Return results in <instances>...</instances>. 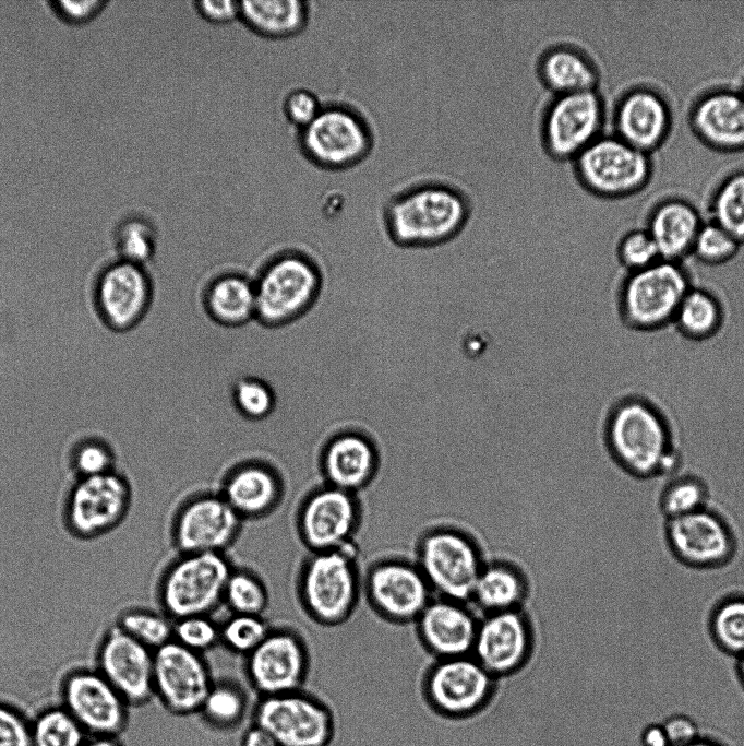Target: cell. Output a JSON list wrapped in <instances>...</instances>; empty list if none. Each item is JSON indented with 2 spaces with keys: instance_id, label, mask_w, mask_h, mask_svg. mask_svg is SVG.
<instances>
[{
  "instance_id": "6da1fadb",
  "label": "cell",
  "mask_w": 744,
  "mask_h": 746,
  "mask_svg": "<svg viewBox=\"0 0 744 746\" xmlns=\"http://www.w3.org/2000/svg\"><path fill=\"white\" fill-rule=\"evenodd\" d=\"M472 203L459 187L441 180L410 185L384 209L388 238L398 247L422 249L446 244L468 224Z\"/></svg>"
},
{
  "instance_id": "7a4b0ae2",
  "label": "cell",
  "mask_w": 744,
  "mask_h": 746,
  "mask_svg": "<svg viewBox=\"0 0 744 746\" xmlns=\"http://www.w3.org/2000/svg\"><path fill=\"white\" fill-rule=\"evenodd\" d=\"M295 596L303 615L323 628L348 623L363 600L358 546L307 552L295 577Z\"/></svg>"
},
{
  "instance_id": "3957f363",
  "label": "cell",
  "mask_w": 744,
  "mask_h": 746,
  "mask_svg": "<svg viewBox=\"0 0 744 746\" xmlns=\"http://www.w3.org/2000/svg\"><path fill=\"white\" fill-rule=\"evenodd\" d=\"M602 438L613 459L639 477L673 476L679 454L669 424L648 400H620L607 413Z\"/></svg>"
},
{
  "instance_id": "277c9868",
  "label": "cell",
  "mask_w": 744,
  "mask_h": 746,
  "mask_svg": "<svg viewBox=\"0 0 744 746\" xmlns=\"http://www.w3.org/2000/svg\"><path fill=\"white\" fill-rule=\"evenodd\" d=\"M235 563L228 553H176L161 570L156 599L173 620L214 615L224 607V593Z\"/></svg>"
},
{
  "instance_id": "5b68a950",
  "label": "cell",
  "mask_w": 744,
  "mask_h": 746,
  "mask_svg": "<svg viewBox=\"0 0 744 746\" xmlns=\"http://www.w3.org/2000/svg\"><path fill=\"white\" fill-rule=\"evenodd\" d=\"M412 558L435 596L466 602L487 560L478 538L449 523L424 529L416 541Z\"/></svg>"
},
{
  "instance_id": "8992f818",
  "label": "cell",
  "mask_w": 744,
  "mask_h": 746,
  "mask_svg": "<svg viewBox=\"0 0 744 746\" xmlns=\"http://www.w3.org/2000/svg\"><path fill=\"white\" fill-rule=\"evenodd\" d=\"M692 286V275L682 262L660 259L620 280L619 316L635 331L650 332L670 327Z\"/></svg>"
},
{
  "instance_id": "52a82bcc",
  "label": "cell",
  "mask_w": 744,
  "mask_h": 746,
  "mask_svg": "<svg viewBox=\"0 0 744 746\" xmlns=\"http://www.w3.org/2000/svg\"><path fill=\"white\" fill-rule=\"evenodd\" d=\"M255 320L279 328L305 315L316 301L322 276L317 267L297 253H286L268 262L254 280Z\"/></svg>"
},
{
  "instance_id": "ba28073f",
  "label": "cell",
  "mask_w": 744,
  "mask_h": 746,
  "mask_svg": "<svg viewBox=\"0 0 744 746\" xmlns=\"http://www.w3.org/2000/svg\"><path fill=\"white\" fill-rule=\"evenodd\" d=\"M363 516L360 495L321 482L300 498L293 529L307 552L338 549L356 542Z\"/></svg>"
},
{
  "instance_id": "9c48e42d",
  "label": "cell",
  "mask_w": 744,
  "mask_h": 746,
  "mask_svg": "<svg viewBox=\"0 0 744 746\" xmlns=\"http://www.w3.org/2000/svg\"><path fill=\"white\" fill-rule=\"evenodd\" d=\"M244 521L215 489L185 495L173 510L169 537L176 553H228Z\"/></svg>"
},
{
  "instance_id": "30bf717a",
  "label": "cell",
  "mask_w": 744,
  "mask_h": 746,
  "mask_svg": "<svg viewBox=\"0 0 744 746\" xmlns=\"http://www.w3.org/2000/svg\"><path fill=\"white\" fill-rule=\"evenodd\" d=\"M433 597L432 589L412 557L382 556L363 570V600L387 623L413 624Z\"/></svg>"
},
{
  "instance_id": "8fae6325",
  "label": "cell",
  "mask_w": 744,
  "mask_h": 746,
  "mask_svg": "<svg viewBox=\"0 0 744 746\" xmlns=\"http://www.w3.org/2000/svg\"><path fill=\"white\" fill-rule=\"evenodd\" d=\"M572 163L579 185L588 192L605 199L639 192L648 183L652 171L649 154L614 134L600 135Z\"/></svg>"
},
{
  "instance_id": "7c38bea8",
  "label": "cell",
  "mask_w": 744,
  "mask_h": 746,
  "mask_svg": "<svg viewBox=\"0 0 744 746\" xmlns=\"http://www.w3.org/2000/svg\"><path fill=\"white\" fill-rule=\"evenodd\" d=\"M242 660L244 677L260 697L304 688L311 668L309 643L289 625H272L262 642Z\"/></svg>"
},
{
  "instance_id": "4fadbf2b",
  "label": "cell",
  "mask_w": 744,
  "mask_h": 746,
  "mask_svg": "<svg viewBox=\"0 0 744 746\" xmlns=\"http://www.w3.org/2000/svg\"><path fill=\"white\" fill-rule=\"evenodd\" d=\"M605 107L598 90L552 95L541 114L540 140L545 154L573 162L602 135Z\"/></svg>"
},
{
  "instance_id": "5bb4252c",
  "label": "cell",
  "mask_w": 744,
  "mask_h": 746,
  "mask_svg": "<svg viewBox=\"0 0 744 746\" xmlns=\"http://www.w3.org/2000/svg\"><path fill=\"white\" fill-rule=\"evenodd\" d=\"M253 719L280 746H328L335 732L329 707L304 688L260 697Z\"/></svg>"
},
{
  "instance_id": "9a60e30c",
  "label": "cell",
  "mask_w": 744,
  "mask_h": 746,
  "mask_svg": "<svg viewBox=\"0 0 744 746\" xmlns=\"http://www.w3.org/2000/svg\"><path fill=\"white\" fill-rule=\"evenodd\" d=\"M132 500L130 481L117 471L76 478L64 504L65 526L77 538H97L110 533L124 521Z\"/></svg>"
},
{
  "instance_id": "2e32d148",
  "label": "cell",
  "mask_w": 744,
  "mask_h": 746,
  "mask_svg": "<svg viewBox=\"0 0 744 746\" xmlns=\"http://www.w3.org/2000/svg\"><path fill=\"white\" fill-rule=\"evenodd\" d=\"M494 678L471 654L434 660L423 678V691L440 713L460 718L482 709L495 690Z\"/></svg>"
},
{
  "instance_id": "e0dca14e",
  "label": "cell",
  "mask_w": 744,
  "mask_h": 746,
  "mask_svg": "<svg viewBox=\"0 0 744 746\" xmlns=\"http://www.w3.org/2000/svg\"><path fill=\"white\" fill-rule=\"evenodd\" d=\"M536 639L525 608L480 615L471 655L494 678L507 677L529 663Z\"/></svg>"
},
{
  "instance_id": "ac0fdd59",
  "label": "cell",
  "mask_w": 744,
  "mask_h": 746,
  "mask_svg": "<svg viewBox=\"0 0 744 746\" xmlns=\"http://www.w3.org/2000/svg\"><path fill=\"white\" fill-rule=\"evenodd\" d=\"M214 679L205 654L173 640L154 651V697L173 714L199 713Z\"/></svg>"
},
{
  "instance_id": "d6986e66",
  "label": "cell",
  "mask_w": 744,
  "mask_h": 746,
  "mask_svg": "<svg viewBox=\"0 0 744 746\" xmlns=\"http://www.w3.org/2000/svg\"><path fill=\"white\" fill-rule=\"evenodd\" d=\"M61 699L91 737H116L127 725L130 704L97 670L69 672L61 683Z\"/></svg>"
},
{
  "instance_id": "ffe728a7",
  "label": "cell",
  "mask_w": 744,
  "mask_h": 746,
  "mask_svg": "<svg viewBox=\"0 0 744 746\" xmlns=\"http://www.w3.org/2000/svg\"><path fill=\"white\" fill-rule=\"evenodd\" d=\"M94 299L107 327L127 331L147 313L153 299V283L144 265L119 259L99 273Z\"/></svg>"
},
{
  "instance_id": "44dd1931",
  "label": "cell",
  "mask_w": 744,
  "mask_h": 746,
  "mask_svg": "<svg viewBox=\"0 0 744 746\" xmlns=\"http://www.w3.org/2000/svg\"><path fill=\"white\" fill-rule=\"evenodd\" d=\"M244 522L272 517L287 495L284 474L273 463L247 459L230 466L216 488Z\"/></svg>"
},
{
  "instance_id": "7402d4cb",
  "label": "cell",
  "mask_w": 744,
  "mask_h": 746,
  "mask_svg": "<svg viewBox=\"0 0 744 746\" xmlns=\"http://www.w3.org/2000/svg\"><path fill=\"white\" fill-rule=\"evenodd\" d=\"M96 670L130 706L154 697V651L132 639L113 625L101 638Z\"/></svg>"
},
{
  "instance_id": "603a6c76",
  "label": "cell",
  "mask_w": 744,
  "mask_h": 746,
  "mask_svg": "<svg viewBox=\"0 0 744 746\" xmlns=\"http://www.w3.org/2000/svg\"><path fill=\"white\" fill-rule=\"evenodd\" d=\"M303 146L316 163L327 167H346L364 158L372 147V134L358 115L340 108H328L303 129Z\"/></svg>"
},
{
  "instance_id": "cb8c5ba5",
  "label": "cell",
  "mask_w": 744,
  "mask_h": 746,
  "mask_svg": "<svg viewBox=\"0 0 744 746\" xmlns=\"http://www.w3.org/2000/svg\"><path fill=\"white\" fill-rule=\"evenodd\" d=\"M479 619L469 602L434 595L413 625L421 647L439 660L471 654Z\"/></svg>"
},
{
  "instance_id": "d4e9b609",
  "label": "cell",
  "mask_w": 744,
  "mask_h": 746,
  "mask_svg": "<svg viewBox=\"0 0 744 746\" xmlns=\"http://www.w3.org/2000/svg\"><path fill=\"white\" fill-rule=\"evenodd\" d=\"M381 463V451L373 437L345 430L321 448L317 470L323 483L360 495L375 481Z\"/></svg>"
},
{
  "instance_id": "484cf974",
  "label": "cell",
  "mask_w": 744,
  "mask_h": 746,
  "mask_svg": "<svg viewBox=\"0 0 744 746\" xmlns=\"http://www.w3.org/2000/svg\"><path fill=\"white\" fill-rule=\"evenodd\" d=\"M665 534L673 554L696 568L720 566L735 548L728 524L708 507L667 520Z\"/></svg>"
},
{
  "instance_id": "4316f807",
  "label": "cell",
  "mask_w": 744,
  "mask_h": 746,
  "mask_svg": "<svg viewBox=\"0 0 744 746\" xmlns=\"http://www.w3.org/2000/svg\"><path fill=\"white\" fill-rule=\"evenodd\" d=\"M672 114L665 98L655 88L638 86L617 100L613 113L614 135L650 154L667 140Z\"/></svg>"
},
{
  "instance_id": "83f0119b",
  "label": "cell",
  "mask_w": 744,
  "mask_h": 746,
  "mask_svg": "<svg viewBox=\"0 0 744 746\" xmlns=\"http://www.w3.org/2000/svg\"><path fill=\"white\" fill-rule=\"evenodd\" d=\"M689 122L710 149L744 151V97L740 91L715 88L700 95L692 105Z\"/></svg>"
},
{
  "instance_id": "f1b7e54d",
  "label": "cell",
  "mask_w": 744,
  "mask_h": 746,
  "mask_svg": "<svg viewBox=\"0 0 744 746\" xmlns=\"http://www.w3.org/2000/svg\"><path fill=\"white\" fill-rule=\"evenodd\" d=\"M530 580L517 563L491 558L481 568L469 597L479 615L525 608L530 595Z\"/></svg>"
},
{
  "instance_id": "f546056e",
  "label": "cell",
  "mask_w": 744,
  "mask_h": 746,
  "mask_svg": "<svg viewBox=\"0 0 744 746\" xmlns=\"http://www.w3.org/2000/svg\"><path fill=\"white\" fill-rule=\"evenodd\" d=\"M536 72L552 95L598 90L600 80L593 59L571 43L548 46L538 57Z\"/></svg>"
},
{
  "instance_id": "4dcf8cb0",
  "label": "cell",
  "mask_w": 744,
  "mask_h": 746,
  "mask_svg": "<svg viewBox=\"0 0 744 746\" xmlns=\"http://www.w3.org/2000/svg\"><path fill=\"white\" fill-rule=\"evenodd\" d=\"M698 210L683 199H667L650 212L645 227L653 239L660 259L683 262L692 254L703 225Z\"/></svg>"
},
{
  "instance_id": "1f68e13d",
  "label": "cell",
  "mask_w": 744,
  "mask_h": 746,
  "mask_svg": "<svg viewBox=\"0 0 744 746\" xmlns=\"http://www.w3.org/2000/svg\"><path fill=\"white\" fill-rule=\"evenodd\" d=\"M204 309L219 325L238 328L255 320L254 281L240 273H225L213 280L204 293Z\"/></svg>"
},
{
  "instance_id": "d6a6232c",
  "label": "cell",
  "mask_w": 744,
  "mask_h": 746,
  "mask_svg": "<svg viewBox=\"0 0 744 746\" xmlns=\"http://www.w3.org/2000/svg\"><path fill=\"white\" fill-rule=\"evenodd\" d=\"M724 322V309L718 295L703 286H693L683 298L672 325L691 341L713 338Z\"/></svg>"
},
{
  "instance_id": "836d02e7",
  "label": "cell",
  "mask_w": 744,
  "mask_h": 746,
  "mask_svg": "<svg viewBox=\"0 0 744 746\" xmlns=\"http://www.w3.org/2000/svg\"><path fill=\"white\" fill-rule=\"evenodd\" d=\"M240 15L256 32L271 37H287L305 24V3L298 0L242 1Z\"/></svg>"
},
{
  "instance_id": "e575fe53",
  "label": "cell",
  "mask_w": 744,
  "mask_h": 746,
  "mask_svg": "<svg viewBox=\"0 0 744 746\" xmlns=\"http://www.w3.org/2000/svg\"><path fill=\"white\" fill-rule=\"evenodd\" d=\"M248 707V694L239 682L215 678L199 713L211 727L228 731L242 723Z\"/></svg>"
},
{
  "instance_id": "d590c367",
  "label": "cell",
  "mask_w": 744,
  "mask_h": 746,
  "mask_svg": "<svg viewBox=\"0 0 744 746\" xmlns=\"http://www.w3.org/2000/svg\"><path fill=\"white\" fill-rule=\"evenodd\" d=\"M271 593L264 578L247 566H233L226 583L224 607L228 613L264 615Z\"/></svg>"
},
{
  "instance_id": "8d00e7d4",
  "label": "cell",
  "mask_w": 744,
  "mask_h": 746,
  "mask_svg": "<svg viewBox=\"0 0 744 746\" xmlns=\"http://www.w3.org/2000/svg\"><path fill=\"white\" fill-rule=\"evenodd\" d=\"M115 625L153 651L173 640V619L161 609L129 607L118 615Z\"/></svg>"
},
{
  "instance_id": "74e56055",
  "label": "cell",
  "mask_w": 744,
  "mask_h": 746,
  "mask_svg": "<svg viewBox=\"0 0 744 746\" xmlns=\"http://www.w3.org/2000/svg\"><path fill=\"white\" fill-rule=\"evenodd\" d=\"M711 221L744 245V170L727 176L710 201Z\"/></svg>"
},
{
  "instance_id": "f35d334b",
  "label": "cell",
  "mask_w": 744,
  "mask_h": 746,
  "mask_svg": "<svg viewBox=\"0 0 744 746\" xmlns=\"http://www.w3.org/2000/svg\"><path fill=\"white\" fill-rule=\"evenodd\" d=\"M32 746H83L86 733L62 707L40 711L31 723Z\"/></svg>"
},
{
  "instance_id": "ab89813d",
  "label": "cell",
  "mask_w": 744,
  "mask_h": 746,
  "mask_svg": "<svg viewBox=\"0 0 744 746\" xmlns=\"http://www.w3.org/2000/svg\"><path fill=\"white\" fill-rule=\"evenodd\" d=\"M707 502V487L698 477L688 474L665 476L659 506L667 520L700 510Z\"/></svg>"
},
{
  "instance_id": "60d3db41",
  "label": "cell",
  "mask_w": 744,
  "mask_h": 746,
  "mask_svg": "<svg viewBox=\"0 0 744 746\" xmlns=\"http://www.w3.org/2000/svg\"><path fill=\"white\" fill-rule=\"evenodd\" d=\"M272 624L264 615L228 613L219 620V646L244 658L265 638Z\"/></svg>"
},
{
  "instance_id": "b9f144b4",
  "label": "cell",
  "mask_w": 744,
  "mask_h": 746,
  "mask_svg": "<svg viewBox=\"0 0 744 746\" xmlns=\"http://www.w3.org/2000/svg\"><path fill=\"white\" fill-rule=\"evenodd\" d=\"M717 644L730 655H744V596L723 599L713 608L709 620Z\"/></svg>"
},
{
  "instance_id": "7bdbcfd3",
  "label": "cell",
  "mask_w": 744,
  "mask_h": 746,
  "mask_svg": "<svg viewBox=\"0 0 744 746\" xmlns=\"http://www.w3.org/2000/svg\"><path fill=\"white\" fill-rule=\"evenodd\" d=\"M742 245L725 229L710 221L703 223L692 256L704 267L717 268L732 262Z\"/></svg>"
},
{
  "instance_id": "ee69618b",
  "label": "cell",
  "mask_w": 744,
  "mask_h": 746,
  "mask_svg": "<svg viewBox=\"0 0 744 746\" xmlns=\"http://www.w3.org/2000/svg\"><path fill=\"white\" fill-rule=\"evenodd\" d=\"M231 398L236 410L251 421L268 417L276 406V394L272 386L253 376L238 378L232 386Z\"/></svg>"
},
{
  "instance_id": "f6af8a7d",
  "label": "cell",
  "mask_w": 744,
  "mask_h": 746,
  "mask_svg": "<svg viewBox=\"0 0 744 746\" xmlns=\"http://www.w3.org/2000/svg\"><path fill=\"white\" fill-rule=\"evenodd\" d=\"M116 244L120 259L144 265L156 251L154 228L141 218L127 220L117 230Z\"/></svg>"
},
{
  "instance_id": "bcb514c9",
  "label": "cell",
  "mask_w": 744,
  "mask_h": 746,
  "mask_svg": "<svg viewBox=\"0 0 744 746\" xmlns=\"http://www.w3.org/2000/svg\"><path fill=\"white\" fill-rule=\"evenodd\" d=\"M173 641L206 654L219 644V620L214 615H191L173 620Z\"/></svg>"
},
{
  "instance_id": "7dc6e473",
  "label": "cell",
  "mask_w": 744,
  "mask_h": 746,
  "mask_svg": "<svg viewBox=\"0 0 744 746\" xmlns=\"http://www.w3.org/2000/svg\"><path fill=\"white\" fill-rule=\"evenodd\" d=\"M71 467L77 478L104 475L116 471L112 448L101 439L88 438L80 441L70 455Z\"/></svg>"
},
{
  "instance_id": "c3c4849f",
  "label": "cell",
  "mask_w": 744,
  "mask_h": 746,
  "mask_svg": "<svg viewBox=\"0 0 744 746\" xmlns=\"http://www.w3.org/2000/svg\"><path fill=\"white\" fill-rule=\"evenodd\" d=\"M615 257L626 273L643 270L660 260L657 246L646 228H635L619 240Z\"/></svg>"
},
{
  "instance_id": "681fc988",
  "label": "cell",
  "mask_w": 744,
  "mask_h": 746,
  "mask_svg": "<svg viewBox=\"0 0 744 746\" xmlns=\"http://www.w3.org/2000/svg\"><path fill=\"white\" fill-rule=\"evenodd\" d=\"M0 746H32L31 723L15 708L1 702Z\"/></svg>"
},
{
  "instance_id": "f907efd6",
  "label": "cell",
  "mask_w": 744,
  "mask_h": 746,
  "mask_svg": "<svg viewBox=\"0 0 744 746\" xmlns=\"http://www.w3.org/2000/svg\"><path fill=\"white\" fill-rule=\"evenodd\" d=\"M284 109L288 119L303 129L310 125L321 111L316 97L307 90H296L291 92L286 97Z\"/></svg>"
},
{
  "instance_id": "816d5d0a",
  "label": "cell",
  "mask_w": 744,
  "mask_h": 746,
  "mask_svg": "<svg viewBox=\"0 0 744 746\" xmlns=\"http://www.w3.org/2000/svg\"><path fill=\"white\" fill-rule=\"evenodd\" d=\"M670 746H683L697 739L701 733L697 722L684 713H673L661 722Z\"/></svg>"
},
{
  "instance_id": "f5cc1de1",
  "label": "cell",
  "mask_w": 744,
  "mask_h": 746,
  "mask_svg": "<svg viewBox=\"0 0 744 746\" xmlns=\"http://www.w3.org/2000/svg\"><path fill=\"white\" fill-rule=\"evenodd\" d=\"M52 11L63 21L71 24L88 22L99 14L106 5L104 1H53Z\"/></svg>"
},
{
  "instance_id": "db71d44e",
  "label": "cell",
  "mask_w": 744,
  "mask_h": 746,
  "mask_svg": "<svg viewBox=\"0 0 744 746\" xmlns=\"http://www.w3.org/2000/svg\"><path fill=\"white\" fill-rule=\"evenodd\" d=\"M200 14L213 23H226L240 15V2L200 1L196 3Z\"/></svg>"
},
{
  "instance_id": "11a10c76",
  "label": "cell",
  "mask_w": 744,
  "mask_h": 746,
  "mask_svg": "<svg viewBox=\"0 0 744 746\" xmlns=\"http://www.w3.org/2000/svg\"><path fill=\"white\" fill-rule=\"evenodd\" d=\"M641 746H670L661 723L647 724L639 736Z\"/></svg>"
},
{
  "instance_id": "9f6ffc18",
  "label": "cell",
  "mask_w": 744,
  "mask_h": 746,
  "mask_svg": "<svg viewBox=\"0 0 744 746\" xmlns=\"http://www.w3.org/2000/svg\"><path fill=\"white\" fill-rule=\"evenodd\" d=\"M240 746H280L269 734L256 725L249 727L242 736Z\"/></svg>"
},
{
  "instance_id": "6f0895ef",
  "label": "cell",
  "mask_w": 744,
  "mask_h": 746,
  "mask_svg": "<svg viewBox=\"0 0 744 746\" xmlns=\"http://www.w3.org/2000/svg\"><path fill=\"white\" fill-rule=\"evenodd\" d=\"M683 746H729L725 742L709 736V735H700L697 739L693 741L692 743H688Z\"/></svg>"
},
{
  "instance_id": "680465c9",
  "label": "cell",
  "mask_w": 744,
  "mask_h": 746,
  "mask_svg": "<svg viewBox=\"0 0 744 746\" xmlns=\"http://www.w3.org/2000/svg\"><path fill=\"white\" fill-rule=\"evenodd\" d=\"M83 746H121L116 737H91Z\"/></svg>"
},
{
  "instance_id": "91938a15",
  "label": "cell",
  "mask_w": 744,
  "mask_h": 746,
  "mask_svg": "<svg viewBox=\"0 0 744 746\" xmlns=\"http://www.w3.org/2000/svg\"><path fill=\"white\" fill-rule=\"evenodd\" d=\"M735 675L740 690L744 694V655L736 660Z\"/></svg>"
},
{
  "instance_id": "94428289",
  "label": "cell",
  "mask_w": 744,
  "mask_h": 746,
  "mask_svg": "<svg viewBox=\"0 0 744 746\" xmlns=\"http://www.w3.org/2000/svg\"><path fill=\"white\" fill-rule=\"evenodd\" d=\"M740 93H741V94H742V96L744 97V83H743V86H742V88L740 90Z\"/></svg>"
}]
</instances>
